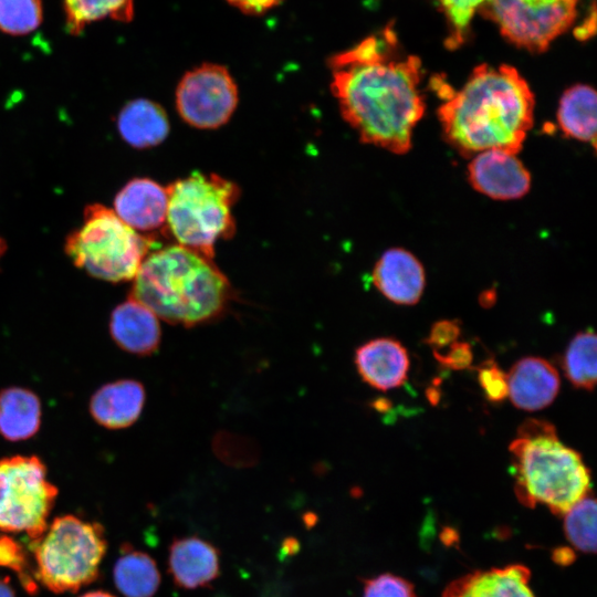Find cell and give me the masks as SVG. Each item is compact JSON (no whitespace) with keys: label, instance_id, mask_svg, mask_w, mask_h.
Wrapping results in <instances>:
<instances>
[{"label":"cell","instance_id":"cell-29","mask_svg":"<svg viewBox=\"0 0 597 597\" xmlns=\"http://www.w3.org/2000/svg\"><path fill=\"white\" fill-rule=\"evenodd\" d=\"M363 583V597H418L409 580L390 573L366 578Z\"/></svg>","mask_w":597,"mask_h":597},{"label":"cell","instance_id":"cell-9","mask_svg":"<svg viewBox=\"0 0 597 597\" xmlns=\"http://www.w3.org/2000/svg\"><path fill=\"white\" fill-rule=\"evenodd\" d=\"M577 4L578 0H488L480 12L509 42L541 53L573 25Z\"/></svg>","mask_w":597,"mask_h":597},{"label":"cell","instance_id":"cell-26","mask_svg":"<svg viewBox=\"0 0 597 597\" xmlns=\"http://www.w3.org/2000/svg\"><path fill=\"white\" fill-rule=\"evenodd\" d=\"M564 532L569 544L582 553L596 552V501L588 493L564 514Z\"/></svg>","mask_w":597,"mask_h":597},{"label":"cell","instance_id":"cell-19","mask_svg":"<svg viewBox=\"0 0 597 597\" xmlns=\"http://www.w3.org/2000/svg\"><path fill=\"white\" fill-rule=\"evenodd\" d=\"M144 386L133 379L117 380L101 387L92 397L90 411L94 420L107 429L133 425L145 404Z\"/></svg>","mask_w":597,"mask_h":597},{"label":"cell","instance_id":"cell-34","mask_svg":"<svg viewBox=\"0 0 597 597\" xmlns=\"http://www.w3.org/2000/svg\"><path fill=\"white\" fill-rule=\"evenodd\" d=\"M227 1L244 13L261 14L276 7L282 0H227Z\"/></svg>","mask_w":597,"mask_h":597},{"label":"cell","instance_id":"cell-20","mask_svg":"<svg viewBox=\"0 0 597 597\" xmlns=\"http://www.w3.org/2000/svg\"><path fill=\"white\" fill-rule=\"evenodd\" d=\"M116 123L121 137L138 149L159 145L170 128L165 109L147 98L127 102L119 111Z\"/></svg>","mask_w":597,"mask_h":597},{"label":"cell","instance_id":"cell-39","mask_svg":"<svg viewBox=\"0 0 597 597\" xmlns=\"http://www.w3.org/2000/svg\"><path fill=\"white\" fill-rule=\"evenodd\" d=\"M80 597H115V596L106 591L95 590V591L85 593Z\"/></svg>","mask_w":597,"mask_h":597},{"label":"cell","instance_id":"cell-40","mask_svg":"<svg viewBox=\"0 0 597 597\" xmlns=\"http://www.w3.org/2000/svg\"><path fill=\"white\" fill-rule=\"evenodd\" d=\"M6 248H7V247H6V242H4V240L0 237V259H1V256L4 254Z\"/></svg>","mask_w":597,"mask_h":597},{"label":"cell","instance_id":"cell-31","mask_svg":"<svg viewBox=\"0 0 597 597\" xmlns=\"http://www.w3.org/2000/svg\"><path fill=\"white\" fill-rule=\"evenodd\" d=\"M476 370L479 384L490 401L501 402L509 396L507 374L494 360L482 363Z\"/></svg>","mask_w":597,"mask_h":597},{"label":"cell","instance_id":"cell-21","mask_svg":"<svg viewBox=\"0 0 597 597\" xmlns=\"http://www.w3.org/2000/svg\"><path fill=\"white\" fill-rule=\"evenodd\" d=\"M41 425V402L29 389L10 387L0 391V434L11 441L33 437Z\"/></svg>","mask_w":597,"mask_h":597},{"label":"cell","instance_id":"cell-22","mask_svg":"<svg viewBox=\"0 0 597 597\" xmlns=\"http://www.w3.org/2000/svg\"><path fill=\"white\" fill-rule=\"evenodd\" d=\"M595 90L586 84H576L562 95L557 109V123L565 136L596 146Z\"/></svg>","mask_w":597,"mask_h":597},{"label":"cell","instance_id":"cell-35","mask_svg":"<svg viewBox=\"0 0 597 597\" xmlns=\"http://www.w3.org/2000/svg\"><path fill=\"white\" fill-rule=\"evenodd\" d=\"M595 30H596V11H595V4L593 3L591 12L583 21V23L574 30V34L576 39L584 41L593 36L595 33Z\"/></svg>","mask_w":597,"mask_h":597},{"label":"cell","instance_id":"cell-33","mask_svg":"<svg viewBox=\"0 0 597 597\" xmlns=\"http://www.w3.org/2000/svg\"><path fill=\"white\" fill-rule=\"evenodd\" d=\"M460 332L461 327L458 321L442 320L432 325L426 342L433 350L438 352L457 342Z\"/></svg>","mask_w":597,"mask_h":597},{"label":"cell","instance_id":"cell-14","mask_svg":"<svg viewBox=\"0 0 597 597\" xmlns=\"http://www.w3.org/2000/svg\"><path fill=\"white\" fill-rule=\"evenodd\" d=\"M167 189L149 178L129 180L115 196L114 212L135 231H153L167 221Z\"/></svg>","mask_w":597,"mask_h":597},{"label":"cell","instance_id":"cell-11","mask_svg":"<svg viewBox=\"0 0 597 597\" xmlns=\"http://www.w3.org/2000/svg\"><path fill=\"white\" fill-rule=\"evenodd\" d=\"M517 154L488 149L474 155L468 167L469 181L479 192L498 200L517 199L531 187V175Z\"/></svg>","mask_w":597,"mask_h":597},{"label":"cell","instance_id":"cell-28","mask_svg":"<svg viewBox=\"0 0 597 597\" xmlns=\"http://www.w3.org/2000/svg\"><path fill=\"white\" fill-rule=\"evenodd\" d=\"M449 29L447 45L457 48L463 43L471 20L488 0H437Z\"/></svg>","mask_w":597,"mask_h":597},{"label":"cell","instance_id":"cell-5","mask_svg":"<svg viewBox=\"0 0 597 597\" xmlns=\"http://www.w3.org/2000/svg\"><path fill=\"white\" fill-rule=\"evenodd\" d=\"M167 223L180 245L212 259L214 243L234 234L239 187L216 174L193 172L167 188Z\"/></svg>","mask_w":597,"mask_h":597},{"label":"cell","instance_id":"cell-25","mask_svg":"<svg viewBox=\"0 0 597 597\" xmlns=\"http://www.w3.org/2000/svg\"><path fill=\"white\" fill-rule=\"evenodd\" d=\"M563 369L570 384L591 391L596 384V335L593 331L577 333L569 342Z\"/></svg>","mask_w":597,"mask_h":597},{"label":"cell","instance_id":"cell-27","mask_svg":"<svg viewBox=\"0 0 597 597\" xmlns=\"http://www.w3.org/2000/svg\"><path fill=\"white\" fill-rule=\"evenodd\" d=\"M41 0H0V31L11 35H24L42 22Z\"/></svg>","mask_w":597,"mask_h":597},{"label":"cell","instance_id":"cell-30","mask_svg":"<svg viewBox=\"0 0 597 597\" xmlns=\"http://www.w3.org/2000/svg\"><path fill=\"white\" fill-rule=\"evenodd\" d=\"M0 566L13 569L25 589L33 594L36 589L28 569V561L22 547L9 536H0Z\"/></svg>","mask_w":597,"mask_h":597},{"label":"cell","instance_id":"cell-24","mask_svg":"<svg viewBox=\"0 0 597 597\" xmlns=\"http://www.w3.org/2000/svg\"><path fill=\"white\" fill-rule=\"evenodd\" d=\"M66 30L78 35L92 22L109 18L129 22L134 17V0H63Z\"/></svg>","mask_w":597,"mask_h":597},{"label":"cell","instance_id":"cell-1","mask_svg":"<svg viewBox=\"0 0 597 597\" xmlns=\"http://www.w3.org/2000/svg\"><path fill=\"white\" fill-rule=\"evenodd\" d=\"M331 90L360 140L395 154L411 147L426 104L421 61L399 48L392 24L329 59Z\"/></svg>","mask_w":597,"mask_h":597},{"label":"cell","instance_id":"cell-23","mask_svg":"<svg viewBox=\"0 0 597 597\" xmlns=\"http://www.w3.org/2000/svg\"><path fill=\"white\" fill-rule=\"evenodd\" d=\"M114 583L125 597H153L160 585V573L147 553L128 547L117 558L113 570Z\"/></svg>","mask_w":597,"mask_h":597},{"label":"cell","instance_id":"cell-36","mask_svg":"<svg viewBox=\"0 0 597 597\" xmlns=\"http://www.w3.org/2000/svg\"><path fill=\"white\" fill-rule=\"evenodd\" d=\"M553 558L561 565H567L575 559V555L568 547H559L554 551Z\"/></svg>","mask_w":597,"mask_h":597},{"label":"cell","instance_id":"cell-12","mask_svg":"<svg viewBox=\"0 0 597 597\" xmlns=\"http://www.w3.org/2000/svg\"><path fill=\"white\" fill-rule=\"evenodd\" d=\"M220 551L197 535L176 537L168 548V573L181 589L210 586L220 576Z\"/></svg>","mask_w":597,"mask_h":597},{"label":"cell","instance_id":"cell-16","mask_svg":"<svg viewBox=\"0 0 597 597\" xmlns=\"http://www.w3.org/2000/svg\"><path fill=\"white\" fill-rule=\"evenodd\" d=\"M530 580L522 564L474 570L449 583L442 597H535Z\"/></svg>","mask_w":597,"mask_h":597},{"label":"cell","instance_id":"cell-13","mask_svg":"<svg viewBox=\"0 0 597 597\" xmlns=\"http://www.w3.org/2000/svg\"><path fill=\"white\" fill-rule=\"evenodd\" d=\"M373 281L388 300L400 305L416 304L425 290L426 276L420 261L409 251H385L373 270Z\"/></svg>","mask_w":597,"mask_h":597},{"label":"cell","instance_id":"cell-2","mask_svg":"<svg viewBox=\"0 0 597 597\" xmlns=\"http://www.w3.org/2000/svg\"><path fill=\"white\" fill-rule=\"evenodd\" d=\"M534 106V94L515 67L480 64L438 108V117L446 140L463 156L488 149L517 154L533 126Z\"/></svg>","mask_w":597,"mask_h":597},{"label":"cell","instance_id":"cell-37","mask_svg":"<svg viewBox=\"0 0 597 597\" xmlns=\"http://www.w3.org/2000/svg\"><path fill=\"white\" fill-rule=\"evenodd\" d=\"M0 597H15L14 590L7 578H0Z\"/></svg>","mask_w":597,"mask_h":597},{"label":"cell","instance_id":"cell-8","mask_svg":"<svg viewBox=\"0 0 597 597\" xmlns=\"http://www.w3.org/2000/svg\"><path fill=\"white\" fill-rule=\"evenodd\" d=\"M35 455L0 459V532L24 533L31 542L48 527L57 489Z\"/></svg>","mask_w":597,"mask_h":597},{"label":"cell","instance_id":"cell-6","mask_svg":"<svg viewBox=\"0 0 597 597\" xmlns=\"http://www.w3.org/2000/svg\"><path fill=\"white\" fill-rule=\"evenodd\" d=\"M153 240L139 234L101 203L85 207L83 223L65 240L75 266L95 279L118 283L133 280Z\"/></svg>","mask_w":597,"mask_h":597},{"label":"cell","instance_id":"cell-38","mask_svg":"<svg viewBox=\"0 0 597 597\" xmlns=\"http://www.w3.org/2000/svg\"><path fill=\"white\" fill-rule=\"evenodd\" d=\"M495 300V294L491 291H488L486 293H483V296L481 297V304L483 306H491Z\"/></svg>","mask_w":597,"mask_h":597},{"label":"cell","instance_id":"cell-10","mask_svg":"<svg viewBox=\"0 0 597 597\" xmlns=\"http://www.w3.org/2000/svg\"><path fill=\"white\" fill-rule=\"evenodd\" d=\"M238 100V87L228 69L212 63L188 71L176 90V107L180 117L201 129L226 124Z\"/></svg>","mask_w":597,"mask_h":597},{"label":"cell","instance_id":"cell-32","mask_svg":"<svg viewBox=\"0 0 597 597\" xmlns=\"http://www.w3.org/2000/svg\"><path fill=\"white\" fill-rule=\"evenodd\" d=\"M434 358L442 365L453 370H462L471 367L473 352L470 344L454 342L449 346L446 354L433 350Z\"/></svg>","mask_w":597,"mask_h":597},{"label":"cell","instance_id":"cell-17","mask_svg":"<svg viewBox=\"0 0 597 597\" xmlns=\"http://www.w3.org/2000/svg\"><path fill=\"white\" fill-rule=\"evenodd\" d=\"M355 365L365 383L379 390H389L406 381L410 362L401 343L380 337L356 349Z\"/></svg>","mask_w":597,"mask_h":597},{"label":"cell","instance_id":"cell-3","mask_svg":"<svg viewBox=\"0 0 597 597\" xmlns=\"http://www.w3.org/2000/svg\"><path fill=\"white\" fill-rule=\"evenodd\" d=\"M133 280L130 297L158 318L186 327L217 320L233 296L212 259L180 244L148 253Z\"/></svg>","mask_w":597,"mask_h":597},{"label":"cell","instance_id":"cell-7","mask_svg":"<svg viewBox=\"0 0 597 597\" xmlns=\"http://www.w3.org/2000/svg\"><path fill=\"white\" fill-rule=\"evenodd\" d=\"M30 544L35 578L56 594L76 591L94 582L106 553L103 527L74 515L54 519Z\"/></svg>","mask_w":597,"mask_h":597},{"label":"cell","instance_id":"cell-4","mask_svg":"<svg viewBox=\"0 0 597 597\" xmlns=\"http://www.w3.org/2000/svg\"><path fill=\"white\" fill-rule=\"evenodd\" d=\"M509 450L515 494L523 505H544L552 513L563 515L589 493V469L576 450L558 439L548 421H524Z\"/></svg>","mask_w":597,"mask_h":597},{"label":"cell","instance_id":"cell-15","mask_svg":"<svg viewBox=\"0 0 597 597\" xmlns=\"http://www.w3.org/2000/svg\"><path fill=\"white\" fill-rule=\"evenodd\" d=\"M507 397L516 408L526 411L540 410L551 405L561 385L556 368L541 357H524L517 360L507 374Z\"/></svg>","mask_w":597,"mask_h":597},{"label":"cell","instance_id":"cell-18","mask_svg":"<svg viewBox=\"0 0 597 597\" xmlns=\"http://www.w3.org/2000/svg\"><path fill=\"white\" fill-rule=\"evenodd\" d=\"M109 328L116 344L136 355H150L160 343L158 317L130 296L112 312Z\"/></svg>","mask_w":597,"mask_h":597}]
</instances>
